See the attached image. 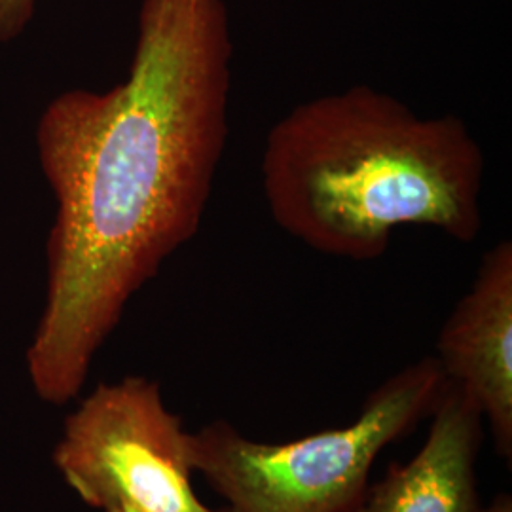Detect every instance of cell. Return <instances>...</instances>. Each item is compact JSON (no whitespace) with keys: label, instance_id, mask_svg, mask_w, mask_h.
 <instances>
[{"label":"cell","instance_id":"cell-1","mask_svg":"<svg viewBox=\"0 0 512 512\" xmlns=\"http://www.w3.org/2000/svg\"><path fill=\"white\" fill-rule=\"evenodd\" d=\"M232 59L226 0H141L128 78L42 112L55 219L27 372L44 403L80 395L129 300L196 238L230 135Z\"/></svg>","mask_w":512,"mask_h":512},{"label":"cell","instance_id":"cell-2","mask_svg":"<svg viewBox=\"0 0 512 512\" xmlns=\"http://www.w3.org/2000/svg\"><path fill=\"white\" fill-rule=\"evenodd\" d=\"M484 177V150L461 116H421L368 84L296 105L260 156L275 224L319 255L353 262L382 258L403 226L473 243Z\"/></svg>","mask_w":512,"mask_h":512},{"label":"cell","instance_id":"cell-3","mask_svg":"<svg viewBox=\"0 0 512 512\" xmlns=\"http://www.w3.org/2000/svg\"><path fill=\"white\" fill-rule=\"evenodd\" d=\"M446 387L433 355L387 378L340 429L270 444L211 421L190 433L192 471L222 497L217 512H355L378 456L433 414Z\"/></svg>","mask_w":512,"mask_h":512},{"label":"cell","instance_id":"cell-4","mask_svg":"<svg viewBox=\"0 0 512 512\" xmlns=\"http://www.w3.org/2000/svg\"><path fill=\"white\" fill-rule=\"evenodd\" d=\"M54 463L95 511L217 512L192 488L190 433L145 376L97 385L67 416Z\"/></svg>","mask_w":512,"mask_h":512},{"label":"cell","instance_id":"cell-5","mask_svg":"<svg viewBox=\"0 0 512 512\" xmlns=\"http://www.w3.org/2000/svg\"><path fill=\"white\" fill-rule=\"evenodd\" d=\"M448 382L490 423L495 450L512 458V241L486 251L473 285L458 300L437 338Z\"/></svg>","mask_w":512,"mask_h":512},{"label":"cell","instance_id":"cell-6","mask_svg":"<svg viewBox=\"0 0 512 512\" xmlns=\"http://www.w3.org/2000/svg\"><path fill=\"white\" fill-rule=\"evenodd\" d=\"M429 418V435L418 454L368 484L355 512H480L476 463L484 440L482 414L448 382Z\"/></svg>","mask_w":512,"mask_h":512},{"label":"cell","instance_id":"cell-7","mask_svg":"<svg viewBox=\"0 0 512 512\" xmlns=\"http://www.w3.org/2000/svg\"><path fill=\"white\" fill-rule=\"evenodd\" d=\"M40 0H0V44L18 38L35 16Z\"/></svg>","mask_w":512,"mask_h":512},{"label":"cell","instance_id":"cell-8","mask_svg":"<svg viewBox=\"0 0 512 512\" xmlns=\"http://www.w3.org/2000/svg\"><path fill=\"white\" fill-rule=\"evenodd\" d=\"M480 512H512V499L509 494H501L495 497L490 507H482Z\"/></svg>","mask_w":512,"mask_h":512},{"label":"cell","instance_id":"cell-9","mask_svg":"<svg viewBox=\"0 0 512 512\" xmlns=\"http://www.w3.org/2000/svg\"><path fill=\"white\" fill-rule=\"evenodd\" d=\"M126 512H135V511H126Z\"/></svg>","mask_w":512,"mask_h":512}]
</instances>
